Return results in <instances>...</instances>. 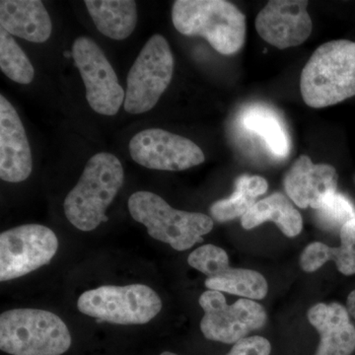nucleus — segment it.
I'll list each match as a JSON object with an SVG mask.
<instances>
[{
    "mask_svg": "<svg viewBox=\"0 0 355 355\" xmlns=\"http://www.w3.org/2000/svg\"><path fill=\"white\" fill-rule=\"evenodd\" d=\"M266 179L260 176L243 175L235 182V191L230 198L218 200L210 207L211 218L218 222H227L242 217L256 203V198L268 191Z\"/></svg>",
    "mask_w": 355,
    "mask_h": 355,
    "instance_id": "nucleus-22",
    "label": "nucleus"
},
{
    "mask_svg": "<svg viewBox=\"0 0 355 355\" xmlns=\"http://www.w3.org/2000/svg\"><path fill=\"white\" fill-rule=\"evenodd\" d=\"M316 212L320 225L329 230L340 229V231L345 223L355 218L354 203L338 193L329 198Z\"/></svg>",
    "mask_w": 355,
    "mask_h": 355,
    "instance_id": "nucleus-24",
    "label": "nucleus"
},
{
    "mask_svg": "<svg viewBox=\"0 0 355 355\" xmlns=\"http://www.w3.org/2000/svg\"><path fill=\"white\" fill-rule=\"evenodd\" d=\"M33 158L24 125L10 102L0 96V178L20 183L31 175Z\"/></svg>",
    "mask_w": 355,
    "mask_h": 355,
    "instance_id": "nucleus-14",
    "label": "nucleus"
},
{
    "mask_svg": "<svg viewBox=\"0 0 355 355\" xmlns=\"http://www.w3.org/2000/svg\"><path fill=\"white\" fill-rule=\"evenodd\" d=\"M347 309L355 319V291H352L347 297Z\"/></svg>",
    "mask_w": 355,
    "mask_h": 355,
    "instance_id": "nucleus-26",
    "label": "nucleus"
},
{
    "mask_svg": "<svg viewBox=\"0 0 355 355\" xmlns=\"http://www.w3.org/2000/svg\"><path fill=\"white\" fill-rule=\"evenodd\" d=\"M243 127L263 140L268 150L279 158L291 153V137L279 114L265 105H253L244 110L241 116Z\"/></svg>",
    "mask_w": 355,
    "mask_h": 355,
    "instance_id": "nucleus-21",
    "label": "nucleus"
},
{
    "mask_svg": "<svg viewBox=\"0 0 355 355\" xmlns=\"http://www.w3.org/2000/svg\"><path fill=\"white\" fill-rule=\"evenodd\" d=\"M84 3L97 29L108 38L127 39L137 27V6L133 0H85Z\"/></svg>",
    "mask_w": 355,
    "mask_h": 355,
    "instance_id": "nucleus-18",
    "label": "nucleus"
},
{
    "mask_svg": "<svg viewBox=\"0 0 355 355\" xmlns=\"http://www.w3.org/2000/svg\"><path fill=\"white\" fill-rule=\"evenodd\" d=\"M77 308L84 315L116 324L149 323L162 309V301L146 284L104 286L83 292Z\"/></svg>",
    "mask_w": 355,
    "mask_h": 355,
    "instance_id": "nucleus-6",
    "label": "nucleus"
},
{
    "mask_svg": "<svg viewBox=\"0 0 355 355\" xmlns=\"http://www.w3.org/2000/svg\"><path fill=\"white\" fill-rule=\"evenodd\" d=\"M125 180L123 165L111 153L92 156L78 183L64 200L67 220L79 230L89 232L108 221L106 210L118 195Z\"/></svg>",
    "mask_w": 355,
    "mask_h": 355,
    "instance_id": "nucleus-2",
    "label": "nucleus"
},
{
    "mask_svg": "<svg viewBox=\"0 0 355 355\" xmlns=\"http://www.w3.org/2000/svg\"><path fill=\"white\" fill-rule=\"evenodd\" d=\"M0 25L9 34L32 43H44L51 37L53 24L40 0H1Z\"/></svg>",
    "mask_w": 355,
    "mask_h": 355,
    "instance_id": "nucleus-17",
    "label": "nucleus"
},
{
    "mask_svg": "<svg viewBox=\"0 0 355 355\" xmlns=\"http://www.w3.org/2000/svg\"><path fill=\"white\" fill-rule=\"evenodd\" d=\"M132 218L144 224L150 237L169 244L176 251H186L202 242L214 228V219L200 212L173 209L160 196L137 191L128 200Z\"/></svg>",
    "mask_w": 355,
    "mask_h": 355,
    "instance_id": "nucleus-5",
    "label": "nucleus"
},
{
    "mask_svg": "<svg viewBox=\"0 0 355 355\" xmlns=\"http://www.w3.org/2000/svg\"><path fill=\"white\" fill-rule=\"evenodd\" d=\"M71 53L85 85L86 99L91 109L104 116L118 114L125 103V92L104 51L93 40L79 37Z\"/></svg>",
    "mask_w": 355,
    "mask_h": 355,
    "instance_id": "nucleus-10",
    "label": "nucleus"
},
{
    "mask_svg": "<svg viewBox=\"0 0 355 355\" xmlns=\"http://www.w3.org/2000/svg\"><path fill=\"white\" fill-rule=\"evenodd\" d=\"M130 153L137 164L159 171H184L205 160L195 142L161 128L137 133L130 139Z\"/></svg>",
    "mask_w": 355,
    "mask_h": 355,
    "instance_id": "nucleus-11",
    "label": "nucleus"
},
{
    "mask_svg": "<svg viewBox=\"0 0 355 355\" xmlns=\"http://www.w3.org/2000/svg\"><path fill=\"white\" fill-rule=\"evenodd\" d=\"M173 71L174 58L169 43L162 35H153L128 72L125 112L139 114L153 109L169 87Z\"/></svg>",
    "mask_w": 355,
    "mask_h": 355,
    "instance_id": "nucleus-7",
    "label": "nucleus"
},
{
    "mask_svg": "<svg viewBox=\"0 0 355 355\" xmlns=\"http://www.w3.org/2000/svg\"><path fill=\"white\" fill-rule=\"evenodd\" d=\"M160 355H178L176 354H174V352H162Z\"/></svg>",
    "mask_w": 355,
    "mask_h": 355,
    "instance_id": "nucleus-27",
    "label": "nucleus"
},
{
    "mask_svg": "<svg viewBox=\"0 0 355 355\" xmlns=\"http://www.w3.org/2000/svg\"><path fill=\"white\" fill-rule=\"evenodd\" d=\"M198 302L205 312L200 330L207 340L214 342L235 345L266 323V310L251 299L241 298L228 305L222 292L207 291Z\"/></svg>",
    "mask_w": 355,
    "mask_h": 355,
    "instance_id": "nucleus-9",
    "label": "nucleus"
},
{
    "mask_svg": "<svg viewBox=\"0 0 355 355\" xmlns=\"http://www.w3.org/2000/svg\"><path fill=\"white\" fill-rule=\"evenodd\" d=\"M188 263L207 275L205 286L209 291L226 292L251 300H260L268 294V282L260 272L231 268L227 253L214 245H203L191 252Z\"/></svg>",
    "mask_w": 355,
    "mask_h": 355,
    "instance_id": "nucleus-12",
    "label": "nucleus"
},
{
    "mask_svg": "<svg viewBox=\"0 0 355 355\" xmlns=\"http://www.w3.org/2000/svg\"><path fill=\"white\" fill-rule=\"evenodd\" d=\"M172 21L178 32L202 37L221 55L238 53L246 40V16L225 0H177Z\"/></svg>",
    "mask_w": 355,
    "mask_h": 355,
    "instance_id": "nucleus-3",
    "label": "nucleus"
},
{
    "mask_svg": "<svg viewBox=\"0 0 355 355\" xmlns=\"http://www.w3.org/2000/svg\"><path fill=\"white\" fill-rule=\"evenodd\" d=\"M284 184L298 207L318 210L338 193V173L331 165L315 164L307 155H301L289 168Z\"/></svg>",
    "mask_w": 355,
    "mask_h": 355,
    "instance_id": "nucleus-15",
    "label": "nucleus"
},
{
    "mask_svg": "<svg viewBox=\"0 0 355 355\" xmlns=\"http://www.w3.org/2000/svg\"><path fill=\"white\" fill-rule=\"evenodd\" d=\"M303 100L311 108L333 106L355 96V42L336 40L320 46L303 67Z\"/></svg>",
    "mask_w": 355,
    "mask_h": 355,
    "instance_id": "nucleus-1",
    "label": "nucleus"
},
{
    "mask_svg": "<svg viewBox=\"0 0 355 355\" xmlns=\"http://www.w3.org/2000/svg\"><path fill=\"white\" fill-rule=\"evenodd\" d=\"M340 246L333 248L321 242L311 243L301 254V268L306 272H316L327 261H335L343 275L355 273V218L340 231Z\"/></svg>",
    "mask_w": 355,
    "mask_h": 355,
    "instance_id": "nucleus-19",
    "label": "nucleus"
},
{
    "mask_svg": "<svg viewBox=\"0 0 355 355\" xmlns=\"http://www.w3.org/2000/svg\"><path fill=\"white\" fill-rule=\"evenodd\" d=\"M58 239L51 229L26 224L0 235V282H8L48 265L57 254Z\"/></svg>",
    "mask_w": 355,
    "mask_h": 355,
    "instance_id": "nucleus-8",
    "label": "nucleus"
},
{
    "mask_svg": "<svg viewBox=\"0 0 355 355\" xmlns=\"http://www.w3.org/2000/svg\"><path fill=\"white\" fill-rule=\"evenodd\" d=\"M272 345L263 336H247L233 345L227 355H270Z\"/></svg>",
    "mask_w": 355,
    "mask_h": 355,
    "instance_id": "nucleus-25",
    "label": "nucleus"
},
{
    "mask_svg": "<svg viewBox=\"0 0 355 355\" xmlns=\"http://www.w3.org/2000/svg\"><path fill=\"white\" fill-rule=\"evenodd\" d=\"M71 336L64 322L49 311L21 308L0 315V349L12 355H62Z\"/></svg>",
    "mask_w": 355,
    "mask_h": 355,
    "instance_id": "nucleus-4",
    "label": "nucleus"
},
{
    "mask_svg": "<svg viewBox=\"0 0 355 355\" xmlns=\"http://www.w3.org/2000/svg\"><path fill=\"white\" fill-rule=\"evenodd\" d=\"M272 221L277 224L287 237H296L303 228L300 212L294 207L291 200L280 193L254 203L253 207L241 218L243 228L250 230L263 222Z\"/></svg>",
    "mask_w": 355,
    "mask_h": 355,
    "instance_id": "nucleus-20",
    "label": "nucleus"
},
{
    "mask_svg": "<svg viewBox=\"0 0 355 355\" xmlns=\"http://www.w3.org/2000/svg\"><path fill=\"white\" fill-rule=\"evenodd\" d=\"M304 0H272L256 18L257 32L279 50L300 46L309 38L312 20Z\"/></svg>",
    "mask_w": 355,
    "mask_h": 355,
    "instance_id": "nucleus-13",
    "label": "nucleus"
},
{
    "mask_svg": "<svg viewBox=\"0 0 355 355\" xmlns=\"http://www.w3.org/2000/svg\"><path fill=\"white\" fill-rule=\"evenodd\" d=\"M0 69L16 83L30 84L35 76L29 58L3 28H0Z\"/></svg>",
    "mask_w": 355,
    "mask_h": 355,
    "instance_id": "nucleus-23",
    "label": "nucleus"
},
{
    "mask_svg": "<svg viewBox=\"0 0 355 355\" xmlns=\"http://www.w3.org/2000/svg\"><path fill=\"white\" fill-rule=\"evenodd\" d=\"M308 320L320 335L315 355H350L355 350V327L340 303H319L308 311Z\"/></svg>",
    "mask_w": 355,
    "mask_h": 355,
    "instance_id": "nucleus-16",
    "label": "nucleus"
}]
</instances>
